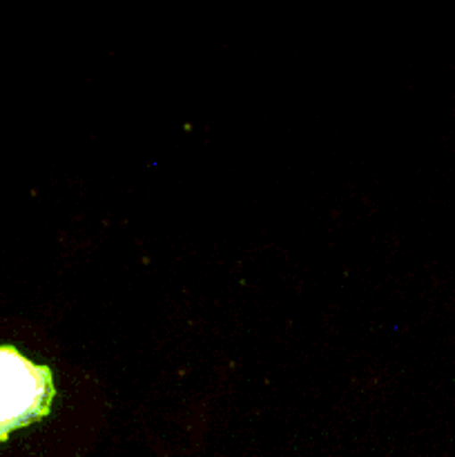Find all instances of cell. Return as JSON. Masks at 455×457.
Masks as SVG:
<instances>
[{
    "mask_svg": "<svg viewBox=\"0 0 455 457\" xmlns=\"http://www.w3.org/2000/svg\"><path fill=\"white\" fill-rule=\"evenodd\" d=\"M12 406L7 404V402L0 397V442L4 440V437L9 436V433L13 431V428H21L22 422L18 420V415L13 413V411H9Z\"/></svg>",
    "mask_w": 455,
    "mask_h": 457,
    "instance_id": "6da1fadb",
    "label": "cell"
}]
</instances>
